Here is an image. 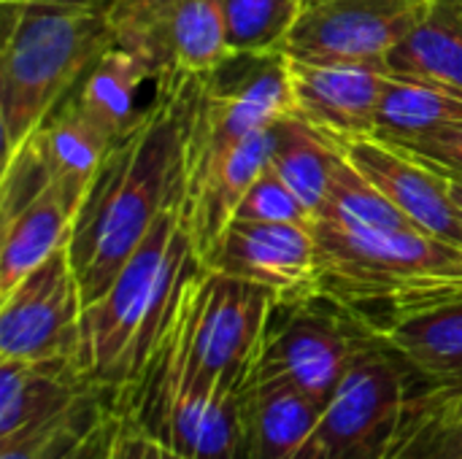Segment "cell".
<instances>
[{
    "label": "cell",
    "instance_id": "obj_1",
    "mask_svg": "<svg viewBox=\"0 0 462 459\" xmlns=\"http://www.w3.org/2000/svg\"><path fill=\"white\" fill-rule=\"evenodd\" d=\"M184 103L176 84H162L108 151L76 216L68 254L84 306L108 289L157 222L184 200Z\"/></svg>",
    "mask_w": 462,
    "mask_h": 459
},
{
    "label": "cell",
    "instance_id": "obj_2",
    "mask_svg": "<svg viewBox=\"0 0 462 459\" xmlns=\"http://www.w3.org/2000/svg\"><path fill=\"white\" fill-rule=\"evenodd\" d=\"M203 271L184 200L176 203L122 265L108 289L84 306L79 368L111 398H125L171 330L184 287Z\"/></svg>",
    "mask_w": 462,
    "mask_h": 459
},
{
    "label": "cell",
    "instance_id": "obj_3",
    "mask_svg": "<svg viewBox=\"0 0 462 459\" xmlns=\"http://www.w3.org/2000/svg\"><path fill=\"white\" fill-rule=\"evenodd\" d=\"M319 292L365 330L462 289V246L420 227L352 230L314 222Z\"/></svg>",
    "mask_w": 462,
    "mask_h": 459
},
{
    "label": "cell",
    "instance_id": "obj_4",
    "mask_svg": "<svg viewBox=\"0 0 462 459\" xmlns=\"http://www.w3.org/2000/svg\"><path fill=\"white\" fill-rule=\"evenodd\" d=\"M0 51L3 160L11 157L81 84L114 43L106 11L3 0Z\"/></svg>",
    "mask_w": 462,
    "mask_h": 459
},
{
    "label": "cell",
    "instance_id": "obj_5",
    "mask_svg": "<svg viewBox=\"0 0 462 459\" xmlns=\"http://www.w3.org/2000/svg\"><path fill=\"white\" fill-rule=\"evenodd\" d=\"M184 103V154L230 143L295 114L290 54H230L214 70L176 81Z\"/></svg>",
    "mask_w": 462,
    "mask_h": 459
},
{
    "label": "cell",
    "instance_id": "obj_6",
    "mask_svg": "<svg viewBox=\"0 0 462 459\" xmlns=\"http://www.w3.org/2000/svg\"><path fill=\"white\" fill-rule=\"evenodd\" d=\"M363 335L365 327L325 292L276 300L249 381H284L325 411Z\"/></svg>",
    "mask_w": 462,
    "mask_h": 459
},
{
    "label": "cell",
    "instance_id": "obj_7",
    "mask_svg": "<svg viewBox=\"0 0 462 459\" xmlns=\"http://www.w3.org/2000/svg\"><path fill=\"white\" fill-rule=\"evenodd\" d=\"M411 387L409 368L365 333L319 417L314 459H382Z\"/></svg>",
    "mask_w": 462,
    "mask_h": 459
},
{
    "label": "cell",
    "instance_id": "obj_8",
    "mask_svg": "<svg viewBox=\"0 0 462 459\" xmlns=\"http://www.w3.org/2000/svg\"><path fill=\"white\" fill-rule=\"evenodd\" d=\"M111 41L138 54L157 87L203 76L230 57L222 0H111Z\"/></svg>",
    "mask_w": 462,
    "mask_h": 459
},
{
    "label": "cell",
    "instance_id": "obj_9",
    "mask_svg": "<svg viewBox=\"0 0 462 459\" xmlns=\"http://www.w3.org/2000/svg\"><path fill=\"white\" fill-rule=\"evenodd\" d=\"M76 216V206L51 181L30 141L3 160L0 298L68 246Z\"/></svg>",
    "mask_w": 462,
    "mask_h": 459
},
{
    "label": "cell",
    "instance_id": "obj_10",
    "mask_svg": "<svg viewBox=\"0 0 462 459\" xmlns=\"http://www.w3.org/2000/svg\"><path fill=\"white\" fill-rule=\"evenodd\" d=\"M84 295L68 246L0 298V360H76Z\"/></svg>",
    "mask_w": 462,
    "mask_h": 459
},
{
    "label": "cell",
    "instance_id": "obj_11",
    "mask_svg": "<svg viewBox=\"0 0 462 459\" xmlns=\"http://www.w3.org/2000/svg\"><path fill=\"white\" fill-rule=\"evenodd\" d=\"M428 0H300L284 54L309 62L384 65Z\"/></svg>",
    "mask_w": 462,
    "mask_h": 459
},
{
    "label": "cell",
    "instance_id": "obj_12",
    "mask_svg": "<svg viewBox=\"0 0 462 459\" xmlns=\"http://www.w3.org/2000/svg\"><path fill=\"white\" fill-rule=\"evenodd\" d=\"M203 268L260 284L276 300L319 292L317 235L306 225L233 219L206 254Z\"/></svg>",
    "mask_w": 462,
    "mask_h": 459
},
{
    "label": "cell",
    "instance_id": "obj_13",
    "mask_svg": "<svg viewBox=\"0 0 462 459\" xmlns=\"http://www.w3.org/2000/svg\"><path fill=\"white\" fill-rule=\"evenodd\" d=\"M273 146L276 124L230 143L184 154V219L200 262L236 219L249 187L271 165Z\"/></svg>",
    "mask_w": 462,
    "mask_h": 459
},
{
    "label": "cell",
    "instance_id": "obj_14",
    "mask_svg": "<svg viewBox=\"0 0 462 459\" xmlns=\"http://www.w3.org/2000/svg\"><path fill=\"white\" fill-rule=\"evenodd\" d=\"M341 151L414 227L462 246L460 214L447 173L379 135L352 138Z\"/></svg>",
    "mask_w": 462,
    "mask_h": 459
},
{
    "label": "cell",
    "instance_id": "obj_15",
    "mask_svg": "<svg viewBox=\"0 0 462 459\" xmlns=\"http://www.w3.org/2000/svg\"><path fill=\"white\" fill-rule=\"evenodd\" d=\"M290 73L295 114L311 127L338 146L360 135H374L384 65L309 62L290 57Z\"/></svg>",
    "mask_w": 462,
    "mask_h": 459
},
{
    "label": "cell",
    "instance_id": "obj_16",
    "mask_svg": "<svg viewBox=\"0 0 462 459\" xmlns=\"http://www.w3.org/2000/svg\"><path fill=\"white\" fill-rule=\"evenodd\" d=\"M417 381L462 384V289L368 327Z\"/></svg>",
    "mask_w": 462,
    "mask_h": 459
},
{
    "label": "cell",
    "instance_id": "obj_17",
    "mask_svg": "<svg viewBox=\"0 0 462 459\" xmlns=\"http://www.w3.org/2000/svg\"><path fill=\"white\" fill-rule=\"evenodd\" d=\"M322 409L284 381H246L241 392L244 459H314Z\"/></svg>",
    "mask_w": 462,
    "mask_h": 459
},
{
    "label": "cell",
    "instance_id": "obj_18",
    "mask_svg": "<svg viewBox=\"0 0 462 459\" xmlns=\"http://www.w3.org/2000/svg\"><path fill=\"white\" fill-rule=\"evenodd\" d=\"M27 141L35 146L51 181L76 211H81L97 170L116 143L70 97Z\"/></svg>",
    "mask_w": 462,
    "mask_h": 459
},
{
    "label": "cell",
    "instance_id": "obj_19",
    "mask_svg": "<svg viewBox=\"0 0 462 459\" xmlns=\"http://www.w3.org/2000/svg\"><path fill=\"white\" fill-rule=\"evenodd\" d=\"M95 384L76 360H0V441L73 406Z\"/></svg>",
    "mask_w": 462,
    "mask_h": 459
},
{
    "label": "cell",
    "instance_id": "obj_20",
    "mask_svg": "<svg viewBox=\"0 0 462 459\" xmlns=\"http://www.w3.org/2000/svg\"><path fill=\"white\" fill-rule=\"evenodd\" d=\"M382 459H462V384L414 379Z\"/></svg>",
    "mask_w": 462,
    "mask_h": 459
},
{
    "label": "cell",
    "instance_id": "obj_21",
    "mask_svg": "<svg viewBox=\"0 0 462 459\" xmlns=\"http://www.w3.org/2000/svg\"><path fill=\"white\" fill-rule=\"evenodd\" d=\"M149 81L157 84L154 70L138 54L111 43L68 97L114 141H119L146 111L138 100Z\"/></svg>",
    "mask_w": 462,
    "mask_h": 459
},
{
    "label": "cell",
    "instance_id": "obj_22",
    "mask_svg": "<svg viewBox=\"0 0 462 459\" xmlns=\"http://www.w3.org/2000/svg\"><path fill=\"white\" fill-rule=\"evenodd\" d=\"M384 68L462 95V0H428L414 30L395 46Z\"/></svg>",
    "mask_w": 462,
    "mask_h": 459
},
{
    "label": "cell",
    "instance_id": "obj_23",
    "mask_svg": "<svg viewBox=\"0 0 462 459\" xmlns=\"http://www.w3.org/2000/svg\"><path fill=\"white\" fill-rule=\"evenodd\" d=\"M460 116L462 95L428 78L393 73L384 68L374 135L403 146L428 133H436Z\"/></svg>",
    "mask_w": 462,
    "mask_h": 459
},
{
    "label": "cell",
    "instance_id": "obj_24",
    "mask_svg": "<svg viewBox=\"0 0 462 459\" xmlns=\"http://www.w3.org/2000/svg\"><path fill=\"white\" fill-rule=\"evenodd\" d=\"M341 157V146L317 127H311L298 114H290L282 122H276V146L271 165L303 200L314 219Z\"/></svg>",
    "mask_w": 462,
    "mask_h": 459
},
{
    "label": "cell",
    "instance_id": "obj_25",
    "mask_svg": "<svg viewBox=\"0 0 462 459\" xmlns=\"http://www.w3.org/2000/svg\"><path fill=\"white\" fill-rule=\"evenodd\" d=\"M111 398L103 390H89L65 411L46 417L11 438L0 441V459H65L70 457L108 417Z\"/></svg>",
    "mask_w": 462,
    "mask_h": 459
},
{
    "label": "cell",
    "instance_id": "obj_26",
    "mask_svg": "<svg viewBox=\"0 0 462 459\" xmlns=\"http://www.w3.org/2000/svg\"><path fill=\"white\" fill-rule=\"evenodd\" d=\"M317 222L352 230H401L414 227L346 157L336 165L328 195L317 211Z\"/></svg>",
    "mask_w": 462,
    "mask_h": 459
},
{
    "label": "cell",
    "instance_id": "obj_27",
    "mask_svg": "<svg viewBox=\"0 0 462 459\" xmlns=\"http://www.w3.org/2000/svg\"><path fill=\"white\" fill-rule=\"evenodd\" d=\"M230 54L284 51L300 0H222Z\"/></svg>",
    "mask_w": 462,
    "mask_h": 459
},
{
    "label": "cell",
    "instance_id": "obj_28",
    "mask_svg": "<svg viewBox=\"0 0 462 459\" xmlns=\"http://www.w3.org/2000/svg\"><path fill=\"white\" fill-rule=\"evenodd\" d=\"M236 219L252 222H273V225H306L314 227V214L303 206V200L290 189V184L268 165L257 181L244 195Z\"/></svg>",
    "mask_w": 462,
    "mask_h": 459
},
{
    "label": "cell",
    "instance_id": "obj_29",
    "mask_svg": "<svg viewBox=\"0 0 462 459\" xmlns=\"http://www.w3.org/2000/svg\"><path fill=\"white\" fill-rule=\"evenodd\" d=\"M401 149L417 154L420 160H425L428 165L439 168L447 176L462 179V116L439 127L436 133H428L411 143H403Z\"/></svg>",
    "mask_w": 462,
    "mask_h": 459
},
{
    "label": "cell",
    "instance_id": "obj_30",
    "mask_svg": "<svg viewBox=\"0 0 462 459\" xmlns=\"http://www.w3.org/2000/svg\"><path fill=\"white\" fill-rule=\"evenodd\" d=\"M106 459H192L168 444L157 441L154 436L143 433L138 425H133L127 417L114 414V433L108 444V457Z\"/></svg>",
    "mask_w": 462,
    "mask_h": 459
},
{
    "label": "cell",
    "instance_id": "obj_31",
    "mask_svg": "<svg viewBox=\"0 0 462 459\" xmlns=\"http://www.w3.org/2000/svg\"><path fill=\"white\" fill-rule=\"evenodd\" d=\"M111 433H114V414L70 454L65 459H106L108 457V444H111Z\"/></svg>",
    "mask_w": 462,
    "mask_h": 459
},
{
    "label": "cell",
    "instance_id": "obj_32",
    "mask_svg": "<svg viewBox=\"0 0 462 459\" xmlns=\"http://www.w3.org/2000/svg\"><path fill=\"white\" fill-rule=\"evenodd\" d=\"M19 3H41V5H68V8H92L106 11L111 0H19Z\"/></svg>",
    "mask_w": 462,
    "mask_h": 459
},
{
    "label": "cell",
    "instance_id": "obj_33",
    "mask_svg": "<svg viewBox=\"0 0 462 459\" xmlns=\"http://www.w3.org/2000/svg\"><path fill=\"white\" fill-rule=\"evenodd\" d=\"M449 187H452V197H455V206H457V214H460V225H462V179L449 176Z\"/></svg>",
    "mask_w": 462,
    "mask_h": 459
}]
</instances>
